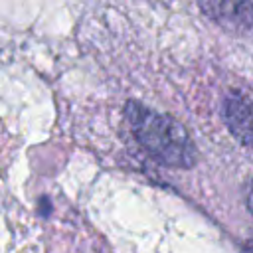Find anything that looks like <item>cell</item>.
Wrapping results in <instances>:
<instances>
[{"mask_svg": "<svg viewBox=\"0 0 253 253\" xmlns=\"http://www.w3.org/2000/svg\"><path fill=\"white\" fill-rule=\"evenodd\" d=\"M125 117L136 140L160 164L170 168H190L196 162V146L176 119L136 101L126 103Z\"/></svg>", "mask_w": 253, "mask_h": 253, "instance_id": "6da1fadb", "label": "cell"}, {"mask_svg": "<svg viewBox=\"0 0 253 253\" xmlns=\"http://www.w3.org/2000/svg\"><path fill=\"white\" fill-rule=\"evenodd\" d=\"M200 8L221 26L249 32L253 20V4L251 0H221V2H202Z\"/></svg>", "mask_w": 253, "mask_h": 253, "instance_id": "7a4b0ae2", "label": "cell"}, {"mask_svg": "<svg viewBox=\"0 0 253 253\" xmlns=\"http://www.w3.org/2000/svg\"><path fill=\"white\" fill-rule=\"evenodd\" d=\"M223 121L231 134L241 142L249 144L251 142V103L245 93L231 91L223 99Z\"/></svg>", "mask_w": 253, "mask_h": 253, "instance_id": "3957f363", "label": "cell"}]
</instances>
